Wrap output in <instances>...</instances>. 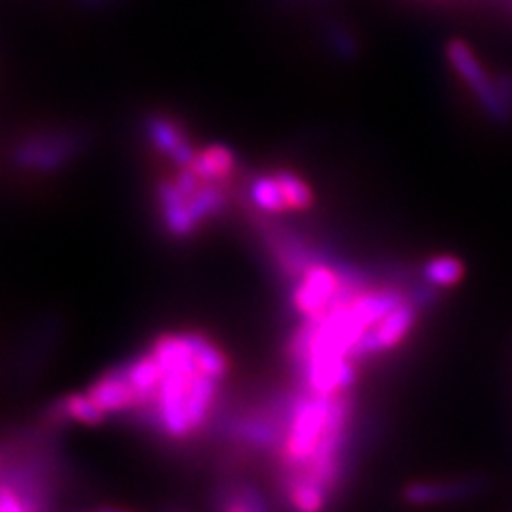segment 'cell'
<instances>
[{
    "label": "cell",
    "instance_id": "1",
    "mask_svg": "<svg viewBox=\"0 0 512 512\" xmlns=\"http://www.w3.org/2000/svg\"><path fill=\"white\" fill-rule=\"evenodd\" d=\"M331 395H314L308 391L295 393L288 410L286 434L280 444L282 466L286 472L306 468L329 423Z\"/></svg>",
    "mask_w": 512,
    "mask_h": 512
},
{
    "label": "cell",
    "instance_id": "2",
    "mask_svg": "<svg viewBox=\"0 0 512 512\" xmlns=\"http://www.w3.org/2000/svg\"><path fill=\"white\" fill-rule=\"evenodd\" d=\"M88 139L84 128H43L15 143L13 165L35 173L60 171L86 150Z\"/></svg>",
    "mask_w": 512,
    "mask_h": 512
},
{
    "label": "cell",
    "instance_id": "3",
    "mask_svg": "<svg viewBox=\"0 0 512 512\" xmlns=\"http://www.w3.org/2000/svg\"><path fill=\"white\" fill-rule=\"evenodd\" d=\"M446 60L489 120H493L495 124L512 122V111L504 103L498 86H495L493 75H489L485 64L478 60V56L466 41L461 39L448 41Z\"/></svg>",
    "mask_w": 512,
    "mask_h": 512
},
{
    "label": "cell",
    "instance_id": "4",
    "mask_svg": "<svg viewBox=\"0 0 512 512\" xmlns=\"http://www.w3.org/2000/svg\"><path fill=\"white\" fill-rule=\"evenodd\" d=\"M342 263H329V259H320L312 263L303 274L295 280L293 288V308L303 318L314 316L318 312H329L333 299L338 297L342 288Z\"/></svg>",
    "mask_w": 512,
    "mask_h": 512
},
{
    "label": "cell",
    "instance_id": "5",
    "mask_svg": "<svg viewBox=\"0 0 512 512\" xmlns=\"http://www.w3.org/2000/svg\"><path fill=\"white\" fill-rule=\"evenodd\" d=\"M416 318H419V310H416L408 299L404 303H399V306L384 316L380 323H376L372 329H367L363 333V338L357 342L355 348H352L350 359L359 363L363 359L384 355V352L397 348L414 329Z\"/></svg>",
    "mask_w": 512,
    "mask_h": 512
},
{
    "label": "cell",
    "instance_id": "6",
    "mask_svg": "<svg viewBox=\"0 0 512 512\" xmlns=\"http://www.w3.org/2000/svg\"><path fill=\"white\" fill-rule=\"evenodd\" d=\"M485 491V480L480 476H466L455 480H414L402 489V500L408 506H438L470 500Z\"/></svg>",
    "mask_w": 512,
    "mask_h": 512
},
{
    "label": "cell",
    "instance_id": "7",
    "mask_svg": "<svg viewBox=\"0 0 512 512\" xmlns=\"http://www.w3.org/2000/svg\"><path fill=\"white\" fill-rule=\"evenodd\" d=\"M143 135H146L156 152L169 156L178 169L188 167L197 154L184 126L165 114H158V111L143 118Z\"/></svg>",
    "mask_w": 512,
    "mask_h": 512
},
{
    "label": "cell",
    "instance_id": "8",
    "mask_svg": "<svg viewBox=\"0 0 512 512\" xmlns=\"http://www.w3.org/2000/svg\"><path fill=\"white\" fill-rule=\"evenodd\" d=\"M156 197L160 203V212H163L165 227L173 237L184 239L197 231L199 222L192 216L188 197L182 195L173 180H160L156 188Z\"/></svg>",
    "mask_w": 512,
    "mask_h": 512
},
{
    "label": "cell",
    "instance_id": "9",
    "mask_svg": "<svg viewBox=\"0 0 512 512\" xmlns=\"http://www.w3.org/2000/svg\"><path fill=\"white\" fill-rule=\"evenodd\" d=\"M88 395L107 414L139 410V393L120 370H114V372L101 376L88 389Z\"/></svg>",
    "mask_w": 512,
    "mask_h": 512
},
{
    "label": "cell",
    "instance_id": "10",
    "mask_svg": "<svg viewBox=\"0 0 512 512\" xmlns=\"http://www.w3.org/2000/svg\"><path fill=\"white\" fill-rule=\"evenodd\" d=\"M163 372H197L195 350H192L186 333H165L156 338L150 348Z\"/></svg>",
    "mask_w": 512,
    "mask_h": 512
},
{
    "label": "cell",
    "instance_id": "11",
    "mask_svg": "<svg viewBox=\"0 0 512 512\" xmlns=\"http://www.w3.org/2000/svg\"><path fill=\"white\" fill-rule=\"evenodd\" d=\"M197 173V178L207 184H220L222 180H229L237 169V156L231 148L222 146V143H214L205 150H199L188 165Z\"/></svg>",
    "mask_w": 512,
    "mask_h": 512
},
{
    "label": "cell",
    "instance_id": "12",
    "mask_svg": "<svg viewBox=\"0 0 512 512\" xmlns=\"http://www.w3.org/2000/svg\"><path fill=\"white\" fill-rule=\"evenodd\" d=\"M284 493L293 512H325L331 495L301 472H286Z\"/></svg>",
    "mask_w": 512,
    "mask_h": 512
},
{
    "label": "cell",
    "instance_id": "13",
    "mask_svg": "<svg viewBox=\"0 0 512 512\" xmlns=\"http://www.w3.org/2000/svg\"><path fill=\"white\" fill-rule=\"evenodd\" d=\"M216 393H218V380L210 378L203 372H197L192 376L190 389H188V402H186L188 423L192 431H197L205 425L207 416H210V410L214 406Z\"/></svg>",
    "mask_w": 512,
    "mask_h": 512
},
{
    "label": "cell",
    "instance_id": "14",
    "mask_svg": "<svg viewBox=\"0 0 512 512\" xmlns=\"http://www.w3.org/2000/svg\"><path fill=\"white\" fill-rule=\"evenodd\" d=\"M186 335L192 350H195V363L199 367V372L207 374L218 382L229 374V359L212 340H207L203 333H197V331H190Z\"/></svg>",
    "mask_w": 512,
    "mask_h": 512
},
{
    "label": "cell",
    "instance_id": "15",
    "mask_svg": "<svg viewBox=\"0 0 512 512\" xmlns=\"http://www.w3.org/2000/svg\"><path fill=\"white\" fill-rule=\"evenodd\" d=\"M419 276L425 282L446 291V288H453L463 280V276H466V265L453 254H438L423 263Z\"/></svg>",
    "mask_w": 512,
    "mask_h": 512
},
{
    "label": "cell",
    "instance_id": "16",
    "mask_svg": "<svg viewBox=\"0 0 512 512\" xmlns=\"http://www.w3.org/2000/svg\"><path fill=\"white\" fill-rule=\"evenodd\" d=\"M250 201L254 207H259L265 214H284L288 212V203L284 199V192L276 180L274 173L256 175L250 182Z\"/></svg>",
    "mask_w": 512,
    "mask_h": 512
},
{
    "label": "cell",
    "instance_id": "17",
    "mask_svg": "<svg viewBox=\"0 0 512 512\" xmlns=\"http://www.w3.org/2000/svg\"><path fill=\"white\" fill-rule=\"evenodd\" d=\"M60 406L67 414L69 421H77L82 425H90V427H99L105 423L107 412L94 402V399L86 393H73L60 399Z\"/></svg>",
    "mask_w": 512,
    "mask_h": 512
},
{
    "label": "cell",
    "instance_id": "18",
    "mask_svg": "<svg viewBox=\"0 0 512 512\" xmlns=\"http://www.w3.org/2000/svg\"><path fill=\"white\" fill-rule=\"evenodd\" d=\"M274 175L284 192L288 210L291 212L310 210L314 203V195H312V188L308 186V182H303L297 173L288 171V169H278V171H274Z\"/></svg>",
    "mask_w": 512,
    "mask_h": 512
},
{
    "label": "cell",
    "instance_id": "19",
    "mask_svg": "<svg viewBox=\"0 0 512 512\" xmlns=\"http://www.w3.org/2000/svg\"><path fill=\"white\" fill-rule=\"evenodd\" d=\"M188 203H190L192 216H195L197 222L201 224L207 218H214V216L222 214L224 205H227V197H224L220 184L203 182L195 195L188 197Z\"/></svg>",
    "mask_w": 512,
    "mask_h": 512
},
{
    "label": "cell",
    "instance_id": "20",
    "mask_svg": "<svg viewBox=\"0 0 512 512\" xmlns=\"http://www.w3.org/2000/svg\"><path fill=\"white\" fill-rule=\"evenodd\" d=\"M325 39L329 43V50L340 60H355L359 56V39L346 24L335 22V20L327 22Z\"/></svg>",
    "mask_w": 512,
    "mask_h": 512
},
{
    "label": "cell",
    "instance_id": "21",
    "mask_svg": "<svg viewBox=\"0 0 512 512\" xmlns=\"http://www.w3.org/2000/svg\"><path fill=\"white\" fill-rule=\"evenodd\" d=\"M0 512H28L18 491L5 480H0Z\"/></svg>",
    "mask_w": 512,
    "mask_h": 512
},
{
    "label": "cell",
    "instance_id": "22",
    "mask_svg": "<svg viewBox=\"0 0 512 512\" xmlns=\"http://www.w3.org/2000/svg\"><path fill=\"white\" fill-rule=\"evenodd\" d=\"M493 79H495V86H498V90H500V94H502V99H504V103L510 107V111H512V73H508V71H498L493 75Z\"/></svg>",
    "mask_w": 512,
    "mask_h": 512
},
{
    "label": "cell",
    "instance_id": "23",
    "mask_svg": "<svg viewBox=\"0 0 512 512\" xmlns=\"http://www.w3.org/2000/svg\"><path fill=\"white\" fill-rule=\"evenodd\" d=\"M75 3L84 9H103V7L118 3V0H75Z\"/></svg>",
    "mask_w": 512,
    "mask_h": 512
},
{
    "label": "cell",
    "instance_id": "24",
    "mask_svg": "<svg viewBox=\"0 0 512 512\" xmlns=\"http://www.w3.org/2000/svg\"><path fill=\"white\" fill-rule=\"evenodd\" d=\"M222 512H254V510H250L248 506H244L242 502H239L237 498H235V495H233V498L227 502V504H224V510Z\"/></svg>",
    "mask_w": 512,
    "mask_h": 512
},
{
    "label": "cell",
    "instance_id": "25",
    "mask_svg": "<svg viewBox=\"0 0 512 512\" xmlns=\"http://www.w3.org/2000/svg\"><path fill=\"white\" fill-rule=\"evenodd\" d=\"M314 3H325V0H314Z\"/></svg>",
    "mask_w": 512,
    "mask_h": 512
},
{
    "label": "cell",
    "instance_id": "26",
    "mask_svg": "<svg viewBox=\"0 0 512 512\" xmlns=\"http://www.w3.org/2000/svg\"><path fill=\"white\" fill-rule=\"evenodd\" d=\"M96 512H111V510H96Z\"/></svg>",
    "mask_w": 512,
    "mask_h": 512
}]
</instances>
